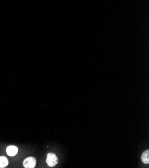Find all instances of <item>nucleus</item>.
Returning <instances> with one entry per match:
<instances>
[{
	"mask_svg": "<svg viewBox=\"0 0 149 168\" xmlns=\"http://www.w3.org/2000/svg\"><path fill=\"white\" fill-rule=\"evenodd\" d=\"M46 162L47 165H48L50 167H52L57 165V162H58V159H57L56 155L54 154V153H50L47 155Z\"/></svg>",
	"mask_w": 149,
	"mask_h": 168,
	"instance_id": "f257e3e1",
	"label": "nucleus"
},
{
	"mask_svg": "<svg viewBox=\"0 0 149 168\" xmlns=\"http://www.w3.org/2000/svg\"><path fill=\"white\" fill-rule=\"evenodd\" d=\"M8 165V160L6 157L1 156L0 157V167L3 168Z\"/></svg>",
	"mask_w": 149,
	"mask_h": 168,
	"instance_id": "39448f33",
	"label": "nucleus"
},
{
	"mask_svg": "<svg viewBox=\"0 0 149 168\" xmlns=\"http://www.w3.org/2000/svg\"><path fill=\"white\" fill-rule=\"evenodd\" d=\"M141 160L144 164H149V151L146 150L144 151L141 156Z\"/></svg>",
	"mask_w": 149,
	"mask_h": 168,
	"instance_id": "20e7f679",
	"label": "nucleus"
},
{
	"mask_svg": "<svg viewBox=\"0 0 149 168\" xmlns=\"http://www.w3.org/2000/svg\"><path fill=\"white\" fill-rule=\"evenodd\" d=\"M6 152H7V155L9 156H11V157L15 156L17 153V152H18V149H17V147L14 146V145L8 146L7 147Z\"/></svg>",
	"mask_w": 149,
	"mask_h": 168,
	"instance_id": "7ed1b4c3",
	"label": "nucleus"
},
{
	"mask_svg": "<svg viewBox=\"0 0 149 168\" xmlns=\"http://www.w3.org/2000/svg\"><path fill=\"white\" fill-rule=\"evenodd\" d=\"M36 165V160L33 157H28L23 162V165L26 168H33Z\"/></svg>",
	"mask_w": 149,
	"mask_h": 168,
	"instance_id": "f03ea898",
	"label": "nucleus"
}]
</instances>
